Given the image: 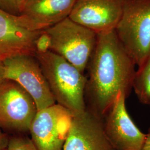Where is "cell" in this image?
Segmentation results:
<instances>
[{"instance_id":"cell-16","label":"cell","mask_w":150,"mask_h":150,"mask_svg":"<svg viewBox=\"0 0 150 150\" xmlns=\"http://www.w3.org/2000/svg\"><path fill=\"white\" fill-rule=\"evenodd\" d=\"M0 8L13 15H20L16 0H0Z\"/></svg>"},{"instance_id":"cell-20","label":"cell","mask_w":150,"mask_h":150,"mask_svg":"<svg viewBox=\"0 0 150 150\" xmlns=\"http://www.w3.org/2000/svg\"><path fill=\"white\" fill-rule=\"evenodd\" d=\"M29 0H16L17 5L18 7L19 11H20V12L22 10V8H23V7L26 4V3Z\"/></svg>"},{"instance_id":"cell-1","label":"cell","mask_w":150,"mask_h":150,"mask_svg":"<svg viewBox=\"0 0 150 150\" xmlns=\"http://www.w3.org/2000/svg\"><path fill=\"white\" fill-rule=\"evenodd\" d=\"M88 66L85 93L86 109L103 120L120 92L127 98L130 95L136 66L113 30L97 34Z\"/></svg>"},{"instance_id":"cell-14","label":"cell","mask_w":150,"mask_h":150,"mask_svg":"<svg viewBox=\"0 0 150 150\" xmlns=\"http://www.w3.org/2000/svg\"><path fill=\"white\" fill-rule=\"evenodd\" d=\"M6 150H38L32 140L27 137L15 136L9 139Z\"/></svg>"},{"instance_id":"cell-7","label":"cell","mask_w":150,"mask_h":150,"mask_svg":"<svg viewBox=\"0 0 150 150\" xmlns=\"http://www.w3.org/2000/svg\"><path fill=\"white\" fill-rule=\"evenodd\" d=\"M38 110L27 91L13 81L0 86V127L17 132L29 131Z\"/></svg>"},{"instance_id":"cell-17","label":"cell","mask_w":150,"mask_h":150,"mask_svg":"<svg viewBox=\"0 0 150 150\" xmlns=\"http://www.w3.org/2000/svg\"><path fill=\"white\" fill-rule=\"evenodd\" d=\"M9 139L5 134L0 127V150H6L8 143Z\"/></svg>"},{"instance_id":"cell-10","label":"cell","mask_w":150,"mask_h":150,"mask_svg":"<svg viewBox=\"0 0 150 150\" xmlns=\"http://www.w3.org/2000/svg\"><path fill=\"white\" fill-rule=\"evenodd\" d=\"M127 0H76L69 17L98 33L115 30Z\"/></svg>"},{"instance_id":"cell-5","label":"cell","mask_w":150,"mask_h":150,"mask_svg":"<svg viewBox=\"0 0 150 150\" xmlns=\"http://www.w3.org/2000/svg\"><path fill=\"white\" fill-rule=\"evenodd\" d=\"M6 80L16 82L27 91L38 111L56 103L35 56L18 54L3 60Z\"/></svg>"},{"instance_id":"cell-13","label":"cell","mask_w":150,"mask_h":150,"mask_svg":"<svg viewBox=\"0 0 150 150\" xmlns=\"http://www.w3.org/2000/svg\"><path fill=\"white\" fill-rule=\"evenodd\" d=\"M133 89L139 102L150 106V55L145 64L136 71Z\"/></svg>"},{"instance_id":"cell-2","label":"cell","mask_w":150,"mask_h":150,"mask_svg":"<svg viewBox=\"0 0 150 150\" xmlns=\"http://www.w3.org/2000/svg\"><path fill=\"white\" fill-rule=\"evenodd\" d=\"M56 103L74 115L85 111L87 77L63 57L52 51L36 54Z\"/></svg>"},{"instance_id":"cell-6","label":"cell","mask_w":150,"mask_h":150,"mask_svg":"<svg viewBox=\"0 0 150 150\" xmlns=\"http://www.w3.org/2000/svg\"><path fill=\"white\" fill-rule=\"evenodd\" d=\"M74 115L55 103L38 111L29 131L38 150H63Z\"/></svg>"},{"instance_id":"cell-19","label":"cell","mask_w":150,"mask_h":150,"mask_svg":"<svg viewBox=\"0 0 150 150\" xmlns=\"http://www.w3.org/2000/svg\"><path fill=\"white\" fill-rule=\"evenodd\" d=\"M143 150H150V127L146 134L145 145Z\"/></svg>"},{"instance_id":"cell-4","label":"cell","mask_w":150,"mask_h":150,"mask_svg":"<svg viewBox=\"0 0 150 150\" xmlns=\"http://www.w3.org/2000/svg\"><path fill=\"white\" fill-rule=\"evenodd\" d=\"M45 30L52 38L51 51L84 74L96 46L97 33L69 17Z\"/></svg>"},{"instance_id":"cell-12","label":"cell","mask_w":150,"mask_h":150,"mask_svg":"<svg viewBox=\"0 0 150 150\" xmlns=\"http://www.w3.org/2000/svg\"><path fill=\"white\" fill-rule=\"evenodd\" d=\"M76 0H29L20 15L38 31H43L69 17Z\"/></svg>"},{"instance_id":"cell-9","label":"cell","mask_w":150,"mask_h":150,"mask_svg":"<svg viewBox=\"0 0 150 150\" xmlns=\"http://www.w3.org/2000/svg\"><path fill=\"white\" fill-rule=\"evenodd\" d=\"M127 97L118 93L112 106L103 119L107 139L115 150H143L146 134L134 122L126 107Z\"/></svg>"},{"instance_id":"cell-18","label":"cell","mask_w":150,"mask_h":150,"mask_svg":"<svg viewBox=\"0 0 150 150\" xmlns=\"http://www.w3.org/2000/svg\"><path fill=\"white\" fill-rule=\"evenodd\" d=\"M6 80L3 61L0 59V86Z\"/></svg>"},{"instance_id":"cell-15","label":"cell","mask_w":150,"mask_h":150,"mask_svg":"<svg viewBox=\"0 0 150 150\" xmlns=\"http://www.w3.org/2000/svg\"><path fill=\"white\" fill-rule=\"evenodd\" d=\"M52 38L45 30H43L35 41L36 54H45L51 51Z\"/></svg>"},{"instance_id":"cell-11","label":"cell","mask_w":150,"mask_h":150,"mask_svg":"<svg viewBox=\"0 0 150 150\" xmlns=\"http://www.w3.org/2000/svg\"><path fill=\"white\" fill-rule=\"evenodd\" d=\"M63 150H115L106 135L103 120L87 109L75 115Z\"/></svg>"},{"instance_id":"cell-3","label":"cell","mask_w":150,"mask_h":150,"mask_svg":"<svg viewBox=\"0 0 150 150\" xmlns=\"http://www.w3.org/2000/svg\"><path fill=\"white\" fill-rule=\"evenodd\" d=\"M115 30L134 64L142 66L150 55V0H127Z\"/></svg>"},{"instance_id":"cell-8","label":"cell","mask_w":150,"mask_h":150,"mask_svg":"<svg viewBox=\"0 0 150 150\" xmlns=\"http://www.w3.org/2000/svg\"><path fill=\"white\" fill-rule=\"evenodd\" d=\"M42 31L24 16L0 8V59L18 54L35 56V41Z\"/></svg>"}]
</instances>
